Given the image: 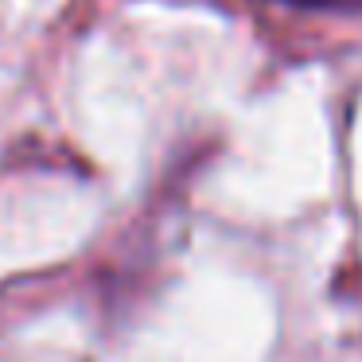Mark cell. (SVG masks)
I'll list each match as a JSON object with an SVG mask.
<instances>
[{"instance_id": "1", "label": "cell", "mask_w": 362, "mask_h": 362, "mask_svg": "<svg viewBox=\"0 0 362 362\" xmlns=\"http://www.w3.org/2000/svg\"><path fill=\"white\" fill-rule=\"evenodd\" d=\"M288 8H308V12H362V0H276Z\"/></svg>"}]
</instances>
